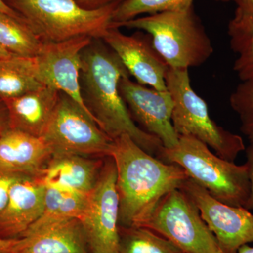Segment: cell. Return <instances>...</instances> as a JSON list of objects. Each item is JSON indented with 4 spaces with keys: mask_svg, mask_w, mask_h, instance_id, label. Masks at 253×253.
Returning a JSON list of instances; mask_svg holds the SVG:
<instances>
[{
    "mask_svg": "<svg viewBox=\"0 0 253 253\" xmlns=\"http://www.w3.org/2000/svg\"><path fill=\"white\" fill-rule=\"evenodd\" d=\"M126 76L130 75L122 61L102 39L93 38L82 51V99L96 124L113 140L126 134L157 157L162 142L136 124L120 91V82Z\"/></svg>",
    "mask_w": 253,
    "mask_h": 253,
    "instance_id": "obj_1",
    "label": "cell"
},
{
    "mask_svg": "<svg viewBox=\"0 0 253 253\" xmlns=\"http://www.w3.org/2000/svg\"><path fill=\"white\" fill-rule=\"evenodd\" d=\"M156 158L180 166L189 179L223 204L244 208L247 202L250 179L246 163L239 166L223 159L193 136H179L175 146L163 147Z\"/></svg>",
    "mask_w": 253,
    "mask_h": 253,
    "instance_id": "obj_3",
    "label": "cell"
},
{
    "mask_svg": "<svg viewBox=\"0 0 253 253\" xmlns=\"http://www.w3.org/2000/svg\"><path fill=\"white\" fill-rule=\"evenodd\" d=\"M19 239H7L0 238V253H19Z\"/></svg>",
    "mask_w": 253,
    "mask_h": 253,
    "instance_id": "obj_30",
    "label": "cell"
},
{
    "mask_svg": "<svg viewBox=\"0 0 253 253\" xmlns=\"http://www.w3.org/2000/svg\"><path fill=\"white\" fill-rule=\"evenodd\" d=\"M229 103L239 116L241 132L253 143V80L241 81L231 93Z\"/></svg>",
    "mask_w": 253,
    "mask_h": 253,
    "instance_id": "obj_25",
    "label": "cell"
},
{
    "mask_svg": "<svg viewBox=\"0 0 253 253\" xmlns=\"http://www.w3.org/2000/svg\"><path fill=\"white\" fill-rule=\"evenodd\" d=\"M101 39L116 53L137 83L160 91L168 90L166 76L169 66L158 54L149 34L127 36L110 26Z\"/></svg>",
    "mask_w": 253,
    "mask_h": 253,
    "instance_id": "obj_13",
    "label": "cell"
},
{
    "mask_svg": "<svg viewBox=\"0 0 253 253\" xmlns=\"http://www.w3.org/2000/svg\"><path fill=\"white\" fill-rule=\"evenodd\" d=\"M118 253H186L169 239L144 227L119 226Z\"/></svg>",
    "mask_w": 253,
    "mask_h": 253,
    "instance_id": "obj_21",
    "label": "cell"
},
{
    "mask_svg": "<svg viewBox=\"0 0 253 253\" xmlns=\"http://www.w3.org/2000/svg\"><path fill=\"white\" fill-rule=\"evenodd\" d=\"M228 35L231 49L237 55L234 72L241 81L253 80V20L232 18Z\"/></svg>",
    "mask_w": 253,
    "mask_h": 253,
    "instance_id": "obj_22",
    "label": "cell"
},
{
    "mask_svg": "<svg viewBox=\"0 0 253 253\" xmlns=\"http://www.w3.org/2000/svg\"><path fill=\"white\" fill-rule=\"evenodd\" d=\"M19 253H90L78 218H40L19 239Z\"/></svg>",
    "mask_w": 253,
    "mask_h": 253,
    "instance_id": "obj_14",
    "label": "cell"
},
{
    "mask_svg": "<svg viewBox=\"0 0 253 253\" xmlns=\"http://www.w3.org/2000/svg\"><path fill=\"white\" fill-rule=\"evenodd\" d=\"M12 56L14 55L11 54L9 51H6L0 46V59H6V58H9Z\"/></svg>",
    "mask_w": 253,
    "mask_h": 253,
    "instance_id": "obj_34",
    "label": "cell"
},
{
    "mask_svg": "<svg viewBox=\"0 0 253 253\" xmlns=\"http://www.w3.org/2000/svg\"><path fill=\"white\" fill-rule=\"evenodd\" d=\"M120 91L134 122L141 129L157 137L163 147H174L179 135L172 123L173 100L169 91H160L123 77Z\"/></svg>",
    "mask_w": 253,
    "mask_h": 253,
    "instance_id": "obj_11",
    "label": "cell"
},
{
    "mask_svg": "<svg viewBox=\"0 0 253 253\" xmlns=\"http://www.w3.org/2000/svg\"><path fill=\"white\" fill-rule=\"evenodd\" d=\"M60 93L53 86L44 85L3 100L9 114L10 129L42 137L57 106Z\"/></svg>",
    "mask_w": 253,
    "mask_h": 253,
    "instance_id": "obj_17",
    "label": "cell"
},
{
    "mask_svg": "<svg viewBox=\"0 0 253 253\" xmlns=\"http://www.w3.org/2000/svg\"><path fill=\"white\" fill-rule=\"evenodd\" d=\"M27 21L44 43L81 36L101 39L111 26L119 4L96 10L83 9L75 0H4Z\"/></svg>",
    "mask_w": 253,
    "mask_h": 253,
    "instance_id": "obj_5",
    "label": "cell"
},
{
    "mask_svg": "<svg viewBox=\"0 0 253 253\" xmlns=\"http://www.w3.org/2000/svg\"><path fill=\"white\" fill-rule=\"evenodd\" d=\"M149 34L153 45L169 68L198 67L212 56L209 36L192 6L148 15L118 26Z\"/></svg>",
    "mask_w": 253,
    "mask_h": 253,
    "instance_id": "obj_4",
    "label": "cell"
},
{
    "mask_svg": "<svg viewBox=\"0 0 253 253\" xmlns=\"http://www.w3.org/2000/svg\"><path fill=\"white\" fill-rule=\"evenodd\" d=\"M179 189L187 195L224 253H236L253 242V214L244 207L223 204L191 179Z\"/></svg>",
    "mask_w": 253,
    "mask_h": 253,
    "instance_id": "obj_10",
    "label": "cell"
},
{
    "mask_svg": "<svg viewBox=\"0 0 253 253\" xmlns=\"http://www.w3.org/2000/svg\"><path fill=\"white\" fill-rule=\"evenodd\" d=\"M246 151L247 157L246 163L247 165L250 179V193L244 208L249 211H253V143H250Z\"/></svg>",
    "mask_w": 253,
    "mask_h": 253,
    "instance_id": "obj_27",
    "label": "cell"
},
{
    "mask_svg": "<svg viewBox=\"0 0 253 253\" xmlns=\"http://www.w3.org/2000/svg\"><path fill=\"white\" fill-rule=\"evenodd\" d=\"M219 1H234V2L236 3L238 1V0H219Z\"/></svg>",
    "mask_w": 253,
    "mask_h": 253,
    "instance_id": "obj_35",
    "label": "cell"
},
{
    "mask_svg": "<svg viewBox=\"0 0 253 253\" xmlns=\"http://www.w3.org/2000/svg\"><path fill=\"white\" fill-rule=\"evenodd\" d=\"M0 12L9 15V16L16 18V19L18 20V21L27 23V21L24 19V18H23L21 14H18L17 11H15L12 8L10 7L9 5L5 2L4 0H0Z\"/></svg>",
    "mask_w": 253,
    "mask_h": 253,
    "instance_id": "obj_32",
    "label": "cell"
},
{
    "mask_svg": "<svg viewBox=\"0 0 253 253\" xmlns=\"http://www.w3.org/2000/svg\"><path fill=\"white\" fill-rule=\"evenodd\" d=\"M43 86L36 57L0 59V99L16 97Z\"/></svg>",
    "mask_w": 253,
    "mask_h": 253,
    "instance_id": "obj_19",
    "label": "cell"
},
{
    "mask_svg": "<svg viewBox=\"0 0 253 253\" xmlns=\"http://www.w3.org/2000/svg\"><path fill=\"white\" fill-rule=\"evenodd\" d=\"M44 195L45 184L41 178H27L15 184L0 212V238L21 239L42 215Z\"/></svg>",
    "mask_w": 253,
    "mask_h": 253,
    "instance_id": "obj_15",
    "label": "cell"
},
{
    "mask_svg": "<svg viewBox=\"0 0 253 253\" xmlns=\"http://www.w3.org/2000/svg\"><path fill=\"white\" fill-rule=\"evenodd\" d=\"M234 19L253 20V0H238Z\"/></svg>",
    "mask_w": 253,
    "mask_h": 253,
    "instance_id": "obj_28",
    "label": "cell"
},
{
    "mask_svg": "<svg viewBox=\"0 0 253 253\" xmlns=\"http://www.w3.org/2000/svg\"><path fill=\"white\" fill-rule=\"evenodd\" d=\"M111 156L117 170L121 226L140 227L165 195L189 179L180 166L163 162L126 134L114 139Z\"/></svg>",
    "mask_w": 253,
    "mask_h": 253,
    "instance_id": "obj_2",
    "label": "cell"
},
{
    "mask_svg": "<svg viewBox=\"0 0 253 253\" xmlns=\"http://www.w3.org/2000/svg\"><path fill=\"white\" fill-rule=\"evenodd\" d=\"M140 227L169 239L186 253H224L198 208L179 189L165 195Z\"/></svg>",
    "mask_w": 253,
    "mask_h": 253,
    "instance_id": "obj_7",
    "label": "cell"
},
{
    "mask_svg": "<svg viewBox=\"0 0 253 253\" xmlns=\"http://www.w3.org/2000/svg\"><path fill=\"white\" fill-rule=\"evenodd\" d=\"M92 39L90 37L81 36L60 42L44 43L36 61L42 83L68 95L96 123L82 99L80 84L81 52Z\"/></svg>",
    "mask_w": 253,
    "mask_h": 253,
    "instance_id": "obj_12",
    "label": "cell"
},
{
    "mask_svg": "<svg viewBox=\"0 0 253 253\" xmlns=\"http://www.w3.org/2000/svg\"><path fill=\"white\" fill-rule=\"evenodd\" d=\"M44 42L27 23L0 12V46L14 56L35 58Z\"/></svg>",
    "mask_w": 253,
    "mask_h": 253,
    "instance_id": "obj_20",
    "label": "cell"
},
{
    "mask_svg": "<svg viewBox=\"0 0 253 253\" xmlns=\"http://www.w3.org/2000/svg\"><path fill=\"white\" fill-rule=\"evenodd\" d=\"M119 207L117 170L109 156L80 219L90 253H118Z\"/></svg>",
    "mask_w": 253,
    "mask_h": 253,
    "instance_id": "obj_9",
    "label": "cell"
},
{
    "mask_svg": "<svg viewBox=\"0 0 253 253\" xmlns=\"http://www.w3.org/2000/svg\"><path fill=\"white\" fill-rule=\"evenodd\" d=\"M166 86L173 100L172 123L176 134L193 136L219 157L234 162L246 150L244 141L213 121L206 101L191 86L189 70L169 67Z\"/></svg>",
    "mask_w": 253,
    "mask_h": 253,
    "instance_id": "obj_6",
    "label": "cell"
},
{
    "mask_svg": "<svg viewBox=\"0 0 253 253\" xmlns=\"http://www.w3.org/2000/svg\"><path fill=\"white\" fill-rule=\"evenodd\" d=\"M83 9L96 10L113 4H120L125 0H75Z\"/></svg>",
    "mask_w": 253,
    "mask_h": 253,
    "instance_id": "obj_29",
    "label": "cell"
},
{
    "mask_svg": "<svg viewBox=\"0 0 253 253\" xmlns=\"http://www.w3.org/2000/svg\"><path fill=\"white\" fill-rule=\"evenodd\" d=\"M194 0H125L113 11L111 26L118 28L142 14H155L192 6Z\"/></svg>",
    "mask_w": 253,
    "mask_h": 253,
    "instance_id": "obj_24",
    "label": "cell"
},
{
    "mask_svg": "<svg viewBox=\"0 0 253 253\" xmlns=\"http://www.w3.org/2000/svg\"><path fill=\"white\" fill-rule=\"evenodd\" d=\"M104 163V160L78 155H52L41 179L46 185L88 195L97 183Z\"/></svg>",
    "mask_w": 253,
    "mask_h": 253,
    "instance_id": "obj_18",
    "label": "cell"
},
{
    "mask_svg": "<svg viewBox=\"0 0 253 253\" xmlns=\"http://www.w3.org/2000/svg\"><path fill=\"white\" fill-rule=\"evenodd\" d=\"M10 128L9 118L4 101L0 99V135Z\"/></svg>",
    "mask_w": 253,
    "mask_h": 253,
    "instance_id": "obj_31",
    "label": "cell"
},
{
    "mask_svg": "<svg viewBox=\"0 0 253 253\" xmlns=\"http://www.w3.org/2000/svg\"><path fill=\"white\" fill-rule=\"evenodd\" d=\"M27 178H31V176L0 170V212L7 204L10 191L13 186L18 181Z\"/></svg>",
    "mask_w": 253,
    "mask_h": 253,
    "instance_id": "obj_26",
    "label": "cell"
},
{
    "mask_svg": "<svg viewBox=\"0 0 253 253\" xmlns=\"http://www.w3.org/2000/svg\"><path fill=\"white\" fill-rule=\"evenodd\" d=\"M51 156L41 138L10 128L0 135V170L42 178Z\"/></svg>",
    "mask_w": 253,
    "mask_h": 253,
    "instance_id": "obj_16",
    "label": "cell"
},
{
    "mask_svg": "<svg viewBox=\"0 0 253 253\" xmlns=\"http://www.w3.org/2000/svg\"><path fill=\"white\" fill-rule=\"evenodd\" d=\"M236 253H253V247L248 246V244L244 245L238 250Z\"/></svg>",
    "mask_w": 253,
    "mask_h": 253,
    "instance_id": "obj_33",
    "label": "cell"
},
{
    "mask_svg": "<svg viewBox=\"0 0 253 253\" xmlns=\"http://www.w3.org/2000/svg\"><path fill=\"white\" fill-rule=\"evenodd\" d=\"M41 139L49 146L52 155L86 157L111 156L114 143L78 103L62 92L60 93L56 109Z\"/></svg>",
    "mask_w": 253,
    "mask_h": 253,
    "instance_id": "obj_8",
    "label": "cell"
},
{
    "mask_svg": "<svg viewBox=\"0 0 253 253\" xmlns=\"http://www.w3.org/2000/svg\"><path fill=\"white\" fill-rule=\"evenodd\" d=\"M88 195L60 186L45 184L44 212L41 218L80 219L85 211Z\"/></svg>",
    "mask_w": 253,
    "mask_h": 253,
    "instance_id": "obj_23",
    "label": "cell"
}]
</instances>
